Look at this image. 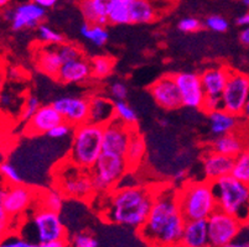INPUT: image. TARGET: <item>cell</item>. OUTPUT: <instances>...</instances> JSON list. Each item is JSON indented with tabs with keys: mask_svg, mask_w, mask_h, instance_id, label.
Here are the masks:
<instances>
[{
	"mask_svg": "<svg viewBox=\"0 0 249 247\" xmlns=\"http://www.w3.org/2000/svg\"><path fill=\"white\" fill-rule=\"evenodd\" d=\"M31 1L36 3V4H37V5L42 6V8H44V9L52 8V6H53L56 3H57V0H31Z\"/></svg>",
	"mask_w": 249,
	"mask_h": 247,
	"instance_id": "cell-49",
	"label": "cell"
},
{
	"mask_svg": "<svg viewBox=\"0 0 249 247\" xmlns=\"http://www.w3.org/2000/svg\"><path fill=\"white\" fill-rule=\"evenodd\" d=\"M117 0H80V10L87 24L107 25Z\"/></svg>",
	"mask_w": 249,
	"mask_h": 247,
	"instance_id": "cell-19",
	"label": "cell"
},
{
	"mask_svg": "<svg viewBox=\"0 0 249 247\" xmlns=\"http://www.w3.org/2000/svg\"><path fill=\"white\" fill-rule=\"evenodd\" d=\"M186 169H180V171H178L174 174V181L175 182H183V181L186 180Z\"/></svg>",
	"mask_w": 249,
	"mask_h": 247,
	"instance_id": "cell-50",
	"label": "cell"
},
{
	"mask_svg": "<svg viewBox=\"0 0 249 247\" xmlns=\"http://www.w3.org/2000/svg\"><path fill=\"white\" fill-rule=\"evenodd\" d=\"M0 171H1V176H3V178H4V181H5L6 184H9V185L22 184V177L20 176V173L18 172V169L15 168L13 165H10L9 162L1 163Z\"/></svg>",
	"mask_w": 249,
	"mask_h": 247,
	"instance_id": "cell-37",
	"label": "cell"
},
{
	"mask_svg": "<svg viewBox=\"0 0 249 247\" xmlns=\"http://www.w3.org/2000/svg\"><path fill=\"white\" fill-rule=\"evenodd\" d=\"M90 77H92L90 62L82 57L63 63L57 81L63 84H72V83H83Z\"/></svg>",
	"mask_w": 249,
	"mask_h": 247,
	"instance_id": "cell-24",
	"label": "cell"
},
{
	"mask_svg": "<svg viewBox=\"0 0 249 247\" xmlns=\"http://www.w3.org/2000/svg\"><path fill=\"white\" fill-rule=\"evenodd\" d=\"M178 247H211L207 220L187 221Z\"/></svg>",
	"mask_w": 249,
	"mask_h": 247,
	"instance_id": "cell-22",
	"label": "cell"
},
{
	"mask_svg": "<svg viewBox=\"0 0 249 247\" xmlns=\"http://www.w3.org/2000/svg\"><path fill=\"white\" fill-rule=\"evenodd\" d=\"M103 153V126L85 122L73 129L69 160L77 167L90 171Z\"/></svg>",
	"mask_w": 249,
	"mask_h": 247,
	"instance_id": "cell-4",
	"label": "cell"
},
{
	"mask_svg": "<svg viewBox=\"0 0 249 247\" xmlns=\"http://www.w3.org/2000/svg\"><path fill=\"white\" fill-rule=\"evenodd\" d=\"M69 246V240H61V241L46 242V244H38L36 247H67Z\"/></svg>",
	"mask_w": 249,
	"mask_h": 247,
	"instance_id": "cell-46",
	"label": "cell"
},
{
	"mask_svg": "<svg viewBox=\"0 0 249 247\" xmlns=\"http://www.w3.org/2000/svg\"><path fill=\"white\" fill-rule=\"evenodd\" d=\"M130 171L124 156L103 152L90 169L96 196H106L118 187L125 174Z\"/></svg>",
	"mask_w": 249,
	"mask_h": 247,
	"instance_id": "cell-8",
	"label": "cell"
},
{
	"mask_svg": "<svg viewBox=\"0 0 249 247\" xmlns=\"http://www.w3.org/2000/svg\"><path fill=\"white\" fill-rule=\"evenodd\" d=\"M135 128H130L123 121L113 119L103 126V152L114 153L125 157L130 136Z\"/></svg>",
	"mask_w": 249,
	"mask_h": 247,
	"instance_id": "cell-14",
	"label": "cell"
},
{
	"mask_svg": "<svg viewBox=\"0 0 249 247\" xmlns=\"http://www.w3.org/2000/svg\"><path fill=\"white\" fill-rule=\"evenodd\" d=\"M238 1L243 4L244 6H249V0H238Z\"/></svg>",
	"mask_w": 249,
	"mask_h": 247,
	"instance_id": "cell-55",
	"label": "cell"
},
{
	"mask_svg": "<svg viewBox=\"0 0 249 247\" xmlns=\"http://www.w3.org/2000/svg\"><path fill=\"white\" fill-rule=\"evenodd\" d=\"M146 153V142L140 135L138 128L133 130L132 136H130V141H129L128 148H126L125 160L129 165L130 171H135L140 166L145 158Z\"/></svg>",
	"mask_w": 249,
	"mask_h": 247,
	"instance_id": "cell-27",
	"label": "cell"
},
{
	"mask_svg": "<svg viewBox=\"0 0 249 247\" xmlns=\"http://www.w3.org/2000/svg\"><path fill=\"white\" fill-rule=\"evenodd\" d=\"M55 176L56 188H58L66 198L90 200L96 197L90 171L77 167L69 158L67 162L58 166Z\"/></svg>",
	"mask_w": 249,
	"mask_h": 247,
	"instance_id": "cell-7",
	"label": "cell"
},
{
	"mask_svg": "<svg viewBox=\"0 0 249 247\" xmlns=\"http://www.w3.org/2000/svg\"><path fill=\"white\" fill-rule=\"evenodd\" d=\"M174 78L180 90L182 106L191 109H202L206 93L200 74L181 72V73L174 74Z\"/></svg>",
	"mask_w": 249,
	"mask_h": 247,
	"instance_id": "cell-13",
	"label": "cell"
},
{
	"mask_svg": "<svg viewBox=\"0 0 249 247\" xmlns=\"http://www.w3.org/2000/svg\"><path fill=\"white\" fill-rule=\"evenodd\" d=\"M178 198L186 221L207 220L218 209L213 182L207 180L183 183L178 189Z\"/></svg>",
	"mask_w": 249,
	"mask_h": 247,
	"instance_id": "cell-3",
	"label": "cell"
},
{
	"mask_svg": "<svg viewBox=\"0 0 249 247\" xmlns=\"http://www.w3.org/2000/svg\"><path fill=\"white\" fill-rule=\"evenodd\" d=\"M234 158L216 152L213 149L208 148L202 157V167L205 180L210 182L219 180L222 177L232 174Z\"/></svg>",
	"mask_w": 249,
	"mask_h": 247,
	"instance_id": "cell-18",
	"label": "cell"
},
{
	"mask_svg": "<svg viewBox=\"0 0 249 247\" xmlns=\"http://www.w3.org/2000/svg\"><path fill=\"white\" fill-rule=\"evenodd\" d=\"M57 49L58 54H60L61 60H62L63 63L70 62V61H74L78 60V58H82V51L77 46L72 44H61L56 46Z\"/></svg>",
	"mask_w": 249,
	"mask_h": 247,
	"instance_id": "cell-36",
	"label": "cell"
},
{
	"mask_svg": "<svg viewBox=\"0 0 249 247\" xmlns=\"http://www.w3.org/2000/svg\"><path fill=\"white\" fill-rule=\"evenodd\" d=\"M63 122V117L61 116L57 109L52 104L41 105L36 114L26 122L25 125V133L29 136L47 135L55 126Z\"/></svg>",
	"mask_w": 249,
	"mask_h": 247,
	"instance_id": "cell-17",
	"label": "cell"
},
{
	"mask_svg": "<svg viewBox=\"0 0 249 247\" xmlns=\"http://www.w3.org/2000/svg\"><path fill=\"white\" fill-rule=\"evenodd\" d=\"M232 176L249 184V147L234 158Z\"/></svg>",
	"mask_w": 249,
	"mask_h": 247,
	"instance_id": "cell-33",
	"label": "cell"
},
{
	"mask_svg": "<svg viewBox=\"0 0 249 247\" xmlns=\"http://www.w3.org/2000/svg\"><path fill=\"white\" fill-rule=\"evenodd\" d=\"M11 0H0V5H1V8H5L6 5H9L10 4Z\"/></svg>",
	"mask_w": 249,
	"mask_h": 247,
	"instance_id": "cell-54",
	"label": "cell"
},
{
	"mask_svg": "<svg viewBox=\"0 0 249 247\" xmlns=\"http://www.w3.org/2000/svg\"><path fill=\"white\" fill-rule=\"evenodd\" d=\"M242 119H244L246 121L249 122V100H248V103H247L246 108H244V110H243V114H242Z\"/></svg>",
	"mask_w": 249,
	"mask_h": 247,
	"instance_id": "cell-53",
	"label": "cell"
},
{
	"mask_svg": "<svg viewBox=\"0 0 249 247\" xmlns=\"http://www.w3.org/2000/svg\"><path fill=\"white\" fill-rule=\"evenodd\" d=\"M223 109L231 114L242 117L249 100V76L231 68L225 90L221 95Z\"/></svg>",
	"mask_w": 249,
	"mask_h": 247,
	"instance_id": "cell-11",
	"label": "cell"
},
{
	"mask_svg": "<svg viewBox=\"0 0 249 247\" xmlns=\"http://www.w3.org/2000/svg\"><path fill=\"white\" fill-rule=\"evenodd\" d=\"M73 247H97L98 246V242L94 239L92 235L87 234V232H82V234H78L73 237Z\"/></svg>",
	"mask_w": 249,
	"mask_h": 247,
	"instance_id": "cell-44",
	"label": "cell"
},
{
	"mask_svg": "<svg viewBox=\"0 0 249 247\" xmlns=\"http://www.w3.org/2000/svg\"><path fill=\"white\" fill-rule=\"evenodd\" d=\"M109 94L114 101L125 100L126 95H128V88L122 82H114L109 87Z\"/></svg>",
	"mask_w": 249,
	"mask_h": 247,
	"instance_id": "cell-42",
	"label": "cell"
},
{
	"mask_svg": "<svg viewBox=\"0 0 249 247\" xmlns=\"http://www.w3.org/2000/svg\"><path fill=\"white\" fill-rule=\"evenodd\" d=\"M81 35L86 38V40L90 41L94 46L102 47L107 44V41L109 40V33L106 29L104 25H97V24H85L81 27Z\"/></svg>",
	"mask_w": 249,
	"mask_h": 247,
	"instance_id": "cell-29",
	"label": "cell"
},
{
	"mask_svg": "<svg viewBox=\"0 0 249 247\" xmlns=\"http://www.w3.org/2000/svg\"><path fill=\"white\" fill-rule=\"evenodd\" d=\"M35 65L38 71L57 79L63 62L56 46H42L35 53Z\"/></svg>",
	"mask_w": 249,
	"mask_h": 247,
	"instance_id": "cell-25",
	"label": "cell"
},
{
	"mask_svg": "<svg viewBox=\"0 0 249 247\" xmlns=\"http://www.w3.org/2000/svg\"><path fill=\"white\" fill-rule=\"evenodd\" d=\"M40 100L34 95H29L26 100H25L24 105H22L21 113H20V119L24 122H28L34 115L36 114L38 109H40Z\"/></svg>",
	"mask_w": 249,
	"mask_h": 247,
	"instance_id": "cell-38",
	"label": "cell"
},
{
	"mask_svg": "<svg viewBox=\"0 0 249 247\" xmlns=\"http://www.w3.org/2000/svg\"><path fill=\"white\" fill-rule=\"evenodd\" d=\"M235 24L238 25V26H249V13L241 14V15L235 19Z\"/></svg>",
	"mask_w": 249,
	"mask_h": 247,
	"instance_id": "cell-47",
	"label": "cell"
},
{
	"mask_svg": "<svg viewBox=\"0 0 249 247\" xmlns=\"http://www.w3.org/2000/svg\"><path fill=\"white\" fill-rule=\"evenodd\" d=\"M239 40H241V42L244 46L249 47V26L244 27L243 30L241 31V33H239Z\"/></svg>",
	"mask_w": 249,
	"mask_h": 247,
	"instance_id": "cell-48",
	"label": "cell"
},
{
	"mask_svg": "<svg viewBox=\"0 0 249 247\" xmlns=\"http://www.w3.org/2000/svg\"><path fill=\"white\" fill-rule=\"evenodd\" d=\"M246 224L221 209H217L207 219L208 236L211 247H226L232 244L241 234Z\"/></svg>",
	"mask_w": 249,
	"mask_h": 247,
	"instance_id": "cell-10",
	"label": "cell"
},
{
	"mask_svg": "<svg viewBox=\"0 0 249 247\" xmlns=\"http://www.w3.org/2000/svg\"><path fill=\"white\" fill-rule=\"evenodd\" d=\"M247 224H249V220H248V223H247Z\"/></svg>",
	"mask_w": 249,
	"mask_h": 247,
	"instance_id": "cell-59",
	"label": "cell"
},
{
	"mask_svg": "<svg viewBox=\"0 0 249 247\" xmlns=\"http://www.w3.org/2000/svg\"><path fill=\"white\" fill-rule=\"evenodd\" d=\"M0 247H36V244L29 241L21 235H6L3 236V241Z\"/></svg>",
	"mask_w": 249,
	"mask_h": 247,
	"instance_id": "cell-39",
	"label": "cell"
},
{
	"mask_svg": "<svg viewBox=\"0 0 249 247\" xmlns=\"http://www.w3.org/2000/svg\"><path fill=\"white\" fill-rule=\"evenodd\" d=\"M219 109H223L221 97H206L205 103H203L201 110L205 112L206 114H210V113L216 112V110H219Z\"/></svg>",
	"mask_w": 249,
	"mask_h": 247,
	"instance_id": "cell-45",
	"label": "cell"
},
{
	"mask_svg": "<svg viewBox=\"0 0 249 247\" xmlns=\"http://www.w3.org/2000/svg\"><path fill=\"white\" fill-rule=\"evenodd\" d=\"M158 11L155 5L148 0H133L130 5L132 24H149L156 19Z\"/></svg>",
	"mask_w": 249,
	"mask_h": 247,
	"instance_id": "cell-28",
	"label": "cell"
},
{
	"mask_svg": "<svg viewBox=\"0 0 249 247\" xmlns=\"http://www.w3.org/2000/svg\"><path fill=\"white\" fill-rule=\"evenodd\" d=\"M239 131L243 133L244 139H246V141H247V145H248V147H249V130L246 128V126H244V124H242L241 128H239Z\"/></svg>",
	"mask_w": 249,
	"mask_h": 247,
	"instance_id": "cell-51",
	"label": "cell"
},
{
	"mask_svg": "<svg viewBox=\"0 0 249 247\" xmlns=\"http://www.w3.org/2000/svg\"><path fill=\"white\" fill-rule=\"evenodd\" d=\"M205 26L214 33H225L228 30V21L219 15H211L205 20Z\"/></svg>",
	"mask_w": 249,
	"mask_h": 247,
	"instance_id": "cell-40",
	"label": "cell"
},
{
	"mask_svg": "<svg viewBox=\"0 0 249 247\" xmlns=\"http://www.w3.org/2000/svg\"><path fill=\"white\" fill-rule=\"evenodd\" d=\"M133 0H117L110 11L108 24L110 25H126L130 21V5Z\"/></svg>",
	"mask_w": 249,
	"mask_h": 247,
	"instance_id": "cell-32",
	"label": "cell"
},
{
	"mask_svg": "<svg viewBox=\"0 0 249 247\" xmlns=\"http://www.w3.org/2000/svg\"><path fill=\"white\" fill-rule=\"evenodd\" d=\"M25 223L30 232L24 237L34 244L38 245L67 240V231L60 214L45 209L37 204H35L30 217Z\"/></svg>",
	"mask_w": 249,
	"mask_h": 247,
	"instance_id": "cell-6",
	"label": "cell"
},
{
	"mask_svg": "<svg viewBox=\"0 0 249 247\" xmlns=\"http://www.w3.org/2000/svg\"><path fill=\"white\" fill-rule=\"evenodd\" d=\"M149 93L160 108L165 110H176L182 106L181 94L174 74H165L156 79L149 87Z\"/></svg>",
	"mask_w": 249,
	"mask_h": 247,
	"instance_id": "cell-15",
	"label": "cell"
},
{
	"mask_svg": "<svg viewBox=\"0 0 249 247\" xmlns=\"http://www.w3.org/2000/svg\"><path fill=\"white\" fill-rule=\"evenodd\" d=\"M46 15V9L37 5L34 1L18 4L17 6L8 8L4 11V17L10 22L11 29L14 31L33 29L40 26Z\"/></svg>",
	"mask_w": 249,
	"mask_h": 247,
	"instance_id": "cell-12",
	"label": "cell"
},
{
	"mask_svg": "<svg viewBox=\"0 0 249 247\" xmlns=\"http://www.w3.org/2000/svg\"><path fill=\"white\" fill-rule=\"evenodd\" d=\"M89 99V117L88 121L92 124L104 126L115 117L114 101L101 94L88 97Z\"/></svg>",
	"mask_w": 249,
	"mask_h": 247,
	"instance_id": "cell-23",
	"label": "cell"
},
{
	"mask_svg": "<svg viewBox=\"0 0 249 247\" xmlns=\"http://www.w3.org/2000/svg\"><path fill=\"white\" fill-rule=\"evenodd\" d=\"M52 105L57 109L63 121L73 128L88 122L89 117V99L85 97H62L56 99Z\"/></svg>",
	"mask_w": 249,
	"mask_h": 247,
	"instance_id": "cell-16",
	"label": "cell"
},
{
	"mask_svg": "<svg viewBox=\"0 0 249 247\" xmlns=\"http://www.w3.org/2000/svg\"><path fill=\"white\" fill-rule=\"evenodd\" d=\"M218 209L238 217L244 224L249 220V184L232 174L213 182Z\"/></svg>",
	"mask_w": 249,
	"mask_h": 247,
	"instance_id": "cell-5",
	"label": "cell"
},
{
	"mask_svg": "<svg viewBox=\"0 0 249 247\" xmlns=\"http://www.w3.org/2000/svg\"><path fill=\"white\" fill-rule=\"evenodd\" d=\"M115 119L121 120L130 128H137L138 115L134 112V109L129 105L125 100L114 101Z\"/></svg>",
	"mask_w": 249,
	"mask_h": 247,
	"instance_id": "cell-34",
	"label": "cell"
},
{
	"mask_svg": "<svg viewBox=\"0 0 249 247\" xmlns=\"http://www.w3.org/2000/svg\"><path fill=\"white\" fill-rule=\"evenodd\" d=\"M231 67L214 66L210 67L200 74L206 97H221L230 77Z\"/></svg>",
	"mask_w": 249,
	"mask_h": 247,
	"instance_id": "cell-20",
	"label": "cell"
},
{
	"mask_svg": "<svg viewBox=\"0 0 249 247\" xmlns=\"http://www.w3.org/2000/svg\"><path fill=\"white\" fill-rule=\"evenodd\" d=\"M247 147H248V145H247L246 139L238 129L234 132L217 136L216 139L210 144L208 148L213 149V151L222 153V155L228 156V157L235 158L239 153L243 152Z\"/></svg>",
	"mask_w": 249,
	"mask_h": 247,
	"instance_id": "cell-21",
	"label": "cell"
},
{
	"mask_svg": "<svg viewBox=\"0 0 249 247\" xmlns=\"http://www.w3.org/2000/svg\"><path fill=\"white\" fill-rule=\"evenodd\" d=\"M208 125L212 135L222 136L226 133L234 132L241 128V117L234 114H231L225 109H219L216 112L207 114Z\"/></svg>",
	"mask_w": 249,
	"mask_h": 247,
	"instance_id": "cell-26",
	"label": "cell"
},
{
	"mask_svg": "<svg viewBox=\"0 0 249 247\" xmlns=\"http://www.w3.org/2000/svg\"><path fill=\"white\" fill-rule=\"evenodd\" d=\"M73 129H74L73 126L70 125L69 122L63 121V122H61L60 125L55 126V128L52 129L51 131H49L47 136H49V137H51V139H63V137L69 136Z\"/></svg>",
	"mask_w": 249,
	"mask_h": 247,
	"instance_id": "cell-43",
	"label": "cell"
},
{
	"mask_svg": "<svg viewBox=\"0 0 249 247\" xmlns=\"http://www.w3.org/2000/svg\"><path fill=\"white\" fill-rule=\"evenodd\" d=\"M186 219L181 212L178 189H155L153 205L138 235L150 247H178Z\"/></svg>",
	"mask_w": 249,
	"mask_h": 247,
	"instance_id": "cell-1",
	"label": "cell"
},
{
	"mask_svg": "<svg viewBox=\"0 0 249 247\" xmlns=\"http://www.w3.org/2000/svg\"><path fill=\"white\" fill-rule=\"evenodd\" d=\"M37 36L47 46H57L63 44V36L47 25H40L37 27Z\"/></svg>",
	"mask_w": 249,
	"mask_h": 247,
	"instance_id": "cell-35",
	"label": "cell"
},
{
	"mask_svg": "<svg viewBox=\"0 0 249 247\" xmlns=\"http://www.w3.org/2000/svg\"><path fill=\"white\" fill-rule=\"evenodd\" d=\"M244 126H246V128L248 129V130H249V122H248V121H246V122H244Z\"/></svg>",
	"mask_w": 249,
	"mask_h": 247,
	"instance_id": "cell-57",
	"label": "cell"
},
{
	"mask_svg": "<svg viewBox=\"0 0 249 247\" xmlns=\"http://www.w3.org/2000/svg\"><path fill=\"white\" fill-rule=\"evenodd\" d=\"M226 247H249V241L246 242H237V241H233L232 244L227 245Z\"/></svg>",
	"mask_w": 249,
	"mask_h": 247,
	"instance_id": "cell-52",
	"label": "cell"
},
{
	"mask_svg": "<svg viewBox=\"0 0 249 247\" xmlns=\"http://www.w3.org/2000/svg\"><path fill=\"white\" fill-rule=\"evenodd\" d=\"M178 30L182 33H196L202 27V24L196 17H183L178 24Z\"/></svg>",
	"mask_w": 249,
	"mask_h": 247,
	"instance_id": "cell-41",
	"label": "cell"
},
{
	"mask_svg": "<svg viewBox=\"0 0 249 247\" xmlns=\"http://www.w3.org/2000/svg\"><path fill=\"white\" fill-rule=\"evenodd\" d=\"M159 122L161 126H167V120H159Z\"/></svg>",
	"mask_w": 249,
	"mask_h": 247,
	"instance_id": "cell-56",
	"label": "cell"
},
{
	"mask_svg": "<svg viewBox=\"0 0 249 247\" xmlns=\"http://www.w3.org/2000/svg\"><path fill=\"white\" fill-rule=\"evenodd\" d=\"M148 1H151V3H154V1H158V0H148Z\"/></svg>",
	"mask_w": 249,
	"mask_h": 247,
	"instance_id": "cell-58",
	"label": "cell"
},
{
	"mask_svg": "<svg viewBox=\"0 0 249 247\" xmlns=\"http://www.w3.org/2000/svg\"><path fill=\"white\" fill-rule=\"evenodd\" d=\"M66 197L63 196L58 188H51V189L45 190L44 193L37 194V205L45 208V209L52 210V212L60 213L63 205V199Z\"/></svg>",
	"mask_w": 249,
	"mask_h": 247,
	"instance_id": "cell-30",
	"label": "cell"
},
{
	"mask_svg": "<svg viewBox=\"0 0 249 247\" xmlns=\"http://www.w3.org/2000/svg\"><path fill=\"white\" fill-rule=\"evenodd\" d=\"M89 62L92 77L96 79L107 78V77L113 72V68H114L115 65L114 58L110 57V56H106V54L96 56V57L92 58Z\"/></svg>",
	"mask_w": 249,
	"mask_h": 247,
	"instance_id": "cell-31",
	"label": "cell"
},
{
	"mask_svg": "<svg viewBox=\"0 0 249 247\" xmlns=\"http://www.w3.org/2000/svg\"><path fill=\"white\" fill-rule=\"evenodd\" d=\"M155 190L142 185L117 187L106 194L99 214L104 220L118 225L140 229L146 221Z\"/></svg>",
	"mask_w": 249,
	"mask_h": 247,
	"instance_id": "cell-2",
	"label": "cell"
},
{
	"mask_svg": "<svg viewBox=\"0 0 249 247\" xmlns=\"http://www.w3.org/2000/svg\"><path fill=\"white\" fill-rule=\"evenodd\" d=\"M37 192L24 184H3L0 190V208H3L13 221L22 220L21 216L35 207Z\"/></svg>",
	"mask_w": 249,
	"mask_h": 247,
	"instance_id": "cell-9",
	"label": "cell"
}]
</instances>
